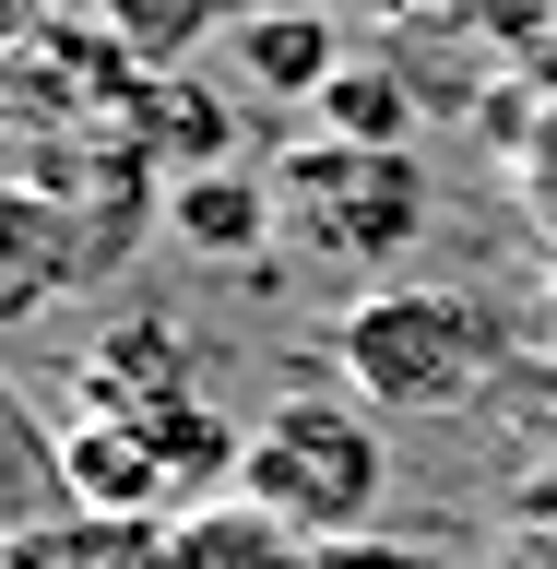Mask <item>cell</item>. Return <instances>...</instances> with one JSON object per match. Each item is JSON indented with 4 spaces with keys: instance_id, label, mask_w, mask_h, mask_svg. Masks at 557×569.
Returning <instances> with one entry per match:
<instances>
[{
    "instance_id": "30bf717a",
    "label": "cell",
    "mask_w": 557,
    "mask_h": 569,
    "mask_svg": "<svg viewBox=\"0 0 557 569\" xmlns=\"http://www.w3.org/2000/svg\"><path fill=\"white\" fill-rule=\"evenodd\" d=\"M0 569H167V522H107V510H60L0 546Z\"/></svg>"
},
{
    "instance_id": "52a82bcc",
    "label": "cell",
    "mask_w": 557,
    "mask_h": 569,
    "mask_svg": "<svg viewBox=\"0 0 557 569\" xmlns=\"http://www.w3.org/2000/svg\"><path fill=\"white\" fill-rule=\"evenodd\" d=\"M285 226V190L249 167H190L167 178V238L202 249V261H261V238Z\"/></svg>"
},
{
    "instance_id": "277c9868",
    "label": "cell",
    "mask_w": 557,
    "mask_h": 569,
    "mask_svg": "<svg viewBox=\"0 0 557 569\" xmlns=\"http://www.w3.org/2000/svg\"><path fill=\"white\" fill-rule=\"evenodd\" d=\"M131 249H142V226H119V213L48 190L36 167H12V178H0V332H12V320H48L60 297L119 284Z\"/></svg>"
},
{
    "instance_id": "5b68a950",
    "label": "cell",
    "mask_w": 557,
    "mask_h": 569,
    "mask_svg": "<svg viewBox=\"0 0 557 569\" xmlns=\"http://www.w3.org/2000/svg\"><path fill=\"white\" fill-rule=\"evenodd\" d=\"M60 487L71 510H107V522H178L190 498L155 462V439H131L119 416H60Z\"/></svg>"
},
{
    "instance_id": "8fae6325",
    "label": "cell",
    "mask_w": 557,
    "mask_h": 569,
    "mask_svg": "<svg viewBox=\"0 0 557 569\" xmlns=\"http://www.w3.org/2000/svg\"><path fill=\"white\" fill-rule=\"evenodd\" d=\"M96 24L119 36L131 71H190L213 48V24H238V0H96Z\"/></svg>"
},
{
    "instance_id": "4fadbf2b",
    "label": "cell",
    "mask_w": 557,
    "mask_h": 569,
    "mask_svg": "<svg viewBox=\"0 0 557 569\" xmlns=\"http://www.w3.org/2000/svg\"><path fill=\"white\" fill-rule=\"evenodd\" d=\"M309 131H332V142H416V83L391 60H345L309 96Z\"/></svg>"
},
{
    "instance_id": "3957f363",
    "label": "cell",
    "mask_w": 557,
    "mask_h": 569,
    "mask_svg": "<svg viewBox=\"0 0 557 569\" xmlns=\"http://www.w3.org/2000/svg\"><path fill=\"white\" fill-rule=\"evenodd\" d=\"M273 190H285V226H297L320 261H345V273H391V261L427 238L416 142H332V131H309L273 167Z\"/></svg>"
},
{
    "instance_id": "2e32d148",
    "label": "cell",
    "mask_w": 557,
    "mask_h": 569,
    "mask_svg": "<svg viewBox=\"0 0 557 569\" xmlns=\"http://www.w3.org/2000/svg\"><path fill=\"white\" fill-rule=\"evenodd\" d=\"M475 569H557L546 546H498V558H475Z\"/></svg>"
},
{
    "instance_id": "6da1fadb",
    "label": "cell",
    "mask_w": 557,
    "mask_h": 569,
    "mask_svg": "<svg viewBox=\"0 0 557 569\" xmlns=\"http://www.w3.org/2000/svg\"><path fill=\"white\" fill-rule=\"evenodd\" d=\"M332 368L380 416H462L510 368V320L475 284H380V297H356L332 320Z\"/></svg>"
},
{
    "instance_id": "5bb4252c",
    "label": "cell",
    "mask_w": 557,
    "mask_h": 569,
    "mask_svg": "<svg viewBox=\"0 0 557 569\" xmlns=\"http://www.w3.org/2000/svg\"><path fill=\"white\" fill-rule=\"evenodd\" d=\"M320 569H439V558H427V546H380V533H332Z\"/></svg>"
},
{
    "instance_id": "ba28073f",
    "label": "cell",
    "mask_w": 557,
    "mask_h": 569,
    "mask_svg": "<svg viewBox=\"0 0 557 569\" xmlns=\"http://www.w3.org/2000/svg\"><path fill=\"white\" fill-rule=\"evenodd\" d=\"M167 569H320V533H297L285 510L226 487V498H202V510L167 522Z\"/></svg>"
},
{
    "instance_id": "e0dca14e",
    "label": "cell",
    "mask_w": 557,
    "mask_h": 569,
    "mask_svg": "<svg viewBox=\"0 0 557 569\" xmlns=\"http://www.w3.org/2000/svg\"><path fill=\"white\" fill-rule=\"evenodd\" d=\"M273 12H345V0H273Z\"/></svg>"
},
{
    "instance_id": "ac0fdd59",
    "label": "cell",
    "mask_w": 557,
    "mask_h": 569,
    "mask_svg": "<svg viewBox=\"0 0 557 569\" xmlns=\"http://www.w3.org/2000/svg\"><path fill=\"white\" fill-rule=\"evenodd\" d=\"M60 12H96V0H60Z\"/></svg>"
},
{
    "instance_id": "9c48e42d",
    "label": "cell",
    "mask_w": 557,
    "mask_h": 569,
    "mask_svg": "<svg viewBox=\"0 0 557 569\" xmlns=\"http://www.w3.org/2000/svg\"><path fill=\"white\" fill-rule=\"evenodd\" d=\"M226 48H238V71H249V96H261V107H309L320 83L345 71V48H332V12H273V0H238Z\"/></svg>"
},
{
    "instance_id": "9a60e30c",
    "label": "cell",
    "mask_w": 557,
    "mask_h": 569,
    "mask_svg": "<svg viewBox=\"0 0 557 569\" xmlns=\"http://www.w3.org/2000/svg\"><path fill=\"white\" fill-rule=\"evenodd\" d=\"M48 24H60V0H0V60H24Z\"/></svg>"
},
{
    "instance_id": "8992f818",
    "label": "cell",
    "mask_w": 557,
    "mask_h": 569,
    "mask_svg": "<svg viewBox=\"0 0 557 569\" xmlns=\"http://www.w3.org/2000/svg\"><path fill=\"white\" fill-rule=\"evenodd\" d=\"M119 142H131L142 167H167V178L238 167V107H213L190 71H142L131 96H119Z\"/></svg>"
},
{
    "instance_id": "7a4b0ae2",
    "label": "cell",
    "mask_w": 557,
    "mask_h": 569,
    "mask_svg": "<svg viewBox=\"0 0 557 569\" xmlns=\"http://www.w3.org/2000/svg\"><path fill=\"white\" fill-rule=\"evenodd\" d=\"M238 498L285 510L297 533H368L391 498V439H380V403H345V391H285L273 416L249 427L238 451Z\"/></svg>"
},
{
    "instance_id": "7c38bea8",
    "label": "cell",
    "mask_w": 557,
    "mask_h": 569,
    "mask_svg": "<svg viewBox=\"0 0 557 569\" xmlns=\"http://www.w3.org/2000/svg\"><path fill=\"white\" fill-rule=\"evenodd\" d=\"M71 487H60V427H36L12 391H0V546L36 522H60Z\"/></svg>"
}]
</instances>
